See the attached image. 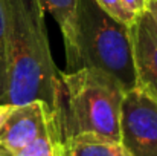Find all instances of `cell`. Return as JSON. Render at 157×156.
<instances>
[{
	"instance_id": "1",
	"label": "cell",
	"mask_w": 157,
	"mask_h": 156,
	"mask_svg": "<svg viewBox=\"0 0 157 156\" xmlns=\"http://www.w3.org/2000/svg\"><path fill=\"white\" fill-rule=\"evenodd\" d=\"M8 35V92L5 104L43 101L63 110V84L51 55L40 0H2Z\"/></svg>"
},
{
	"instance_id": "2",
	"label": "cell",
	"mask_w": 157,
	"mask_h": 156,
	"mask_svg": "<svg viewBox=\"0 0 157 156\" xmlns=\"http://www.w3.org/2000/svg\"><path fill=\"white\" fill-rule=\"evenodd\" d=\"M66 109L63 139L93 136L121 142V107L125 89L111 75L92 67L61 74Z\"/></svg>"
},
{
	"instance_id": "3",
	"label": "cell",
	"mask_w": 157,
	"mask_h": 156,
	"mask_svg": "<svg viewBox=\"0 0 157 156\" xmlns=\"http://www.w3.org/2000/svg\"><path fill=\"white\" fill-rule=\"evenodd\" d=\"M75 40L81 67L114 77L127 92L136 89L130 25L107 14L96 0H76Z\"/></svg>"
},
{
	"instance_id": "4",
	"label": "cell",
	"mask_w": 157,
	"mask_h": 156,
	"mask_svg": "<svg viewBox=\"0 0 157 156\" xmlns=\"http://www.w3.org/2000/svg\"><path fill=\"white\" fill-rule=\"evenodd\" d=\"M121 144L131 156H157V103L139 89L124 95Z\"/></svg>"
},
{
	"instance_id": "5",
	"label": "cell",
	"mask_w": 157,
	"mask_h": 156,
	"mask_svg": "<svg viewBox=\"0 0 157 156\" xmlns=\"http://www.w3.org/2000/svg\"><path fill=\"white\" fill-rule=\"evenodd\" d=\"M61 112L51 110L43 101L0 104V149L20 150L29 146L61 121Z\"/></svg>"
},
{
	"instance_id": "6",
	"label": "cell",
	"mask_w": 157,
	"mask_h": 156,
	"mask_svg": "<svg viewBox=\"0 0 157 156\" xmlns=\"http://www.w3.org/2000/svg\"><path fill=\"white\" fill-rule=\"evenodd\" d=\"M136 89L157 103V23L145 9L130 25Z\"/></svg>"
},
{
	"instance_id": "7",
	"label": "cell",
	"mask_w": 157,
	"mask_h": 156,
	"mask_svg": "<svg viewBox=\"0 0 157 156\" xmlns=\"http://www.w3.org/2000/svg\"><path fill=\"white\" fill-rule=\"evenodd\" d=\"M44 11L51 12L53 20L58 23L64 48H66V60H67V70L75 72L81 69L78 51H76V40H75V9L76 0H40Z\"/></svg>"
},
{
	"instance_id": "8",
	"label": "cell",
	"mask_w": 157,
	"mask_h": 156,
	"mask_svg": "<svg viewBox=\"0 0 157 156\" xmlns=\"http://www.w3.org/2000/svg\"><path fill=\"white\" fill-rule=\"evenodd\" d=\"M61 156H131L121 142L105 141L93 136L63 139Z\"/></svg>"
},
{
	"instance_id": "9",
	"label": "cell",
	"mask_w": 157,
	"mask_h": 156,
	"mask_svg": "<svg viewBox=\"0 0 157 156\" xmlns=\"http://www.w3.org/2000/svg\"><path fill=\"white\" fill-rule=\"evenodd\" d=\"M63 153V122H56L29 146L20 150L0 149V156H61Z\"/></svg>"
},
{
	"instance_id": "10",
	"label": "cell",
	"mask_w": 157,
	"mask_h": 156,
	"mask_svg": "<svg viewBox=\"0 0 157 156\" xmlns=\"http://www.w3.org/2000/svg\"><path fill=\"white\" fill-rule=\"evenodd\" d=\"M8 92V35L3 2L0 0V104H5Z\"/></svg>"
},
{
	"instance_id": "11",
	"label": "cell",
	"mask_w": 157,
	"mask_h": 156,
	"mask_svg": "<svg viewBox=\"0 0 157 156\" xmlns=\"http://www.w3.org/2000/svg\"><path fill=\"white\" fill-rule=\"evenodd\" d=\"M96 3L107 14H110L111 17L125 25H131L133 20L136 18V14L127 6L124 0H96Z\"/></svg>"
},
{
	"instance_id": "12",
	"label": "cell",
	"mask_w": 157,
	"mask_h": 156,
	"mask_svg": "<svg viewBox=\"0 0 157 156\" xmlns=\"http://www.w3.org/2000/svg\"><path fill=\"white\" fill-rule=\"evenodd\" d=\"M127 3V6L137 15L140 12H144L147 9V5H148V0H124Z\"/></svg>"
},
{
	"instance_id": "13",
	"label": "cell",
	"mask_w": 157,
	"mask_h": 156,
	"mask_svg": "<svg viewBox=\"0 0 157 156\" xmlns=\"http://www.w3.org/2000/svg\"><path fill=\"white\" fill-rule=\"evenodd\" d=\"M147 9L151 12L154 22L157 23V0H148V5H147Z\"/></svg>"
}]
</instances>
